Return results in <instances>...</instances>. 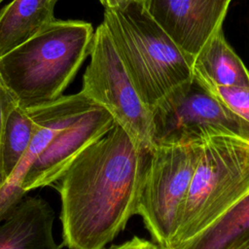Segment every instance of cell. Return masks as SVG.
I'll return each mask as SVG.
<instances>
[{
	"label": "cell",
	"mask_w": 249,
	"mask_h": 249,
	"mask_svg": "<svg viewBox=\"0 0 249 249\" xmlns=\"http://www.w3.org/2000/svg\"><path fill=\"white\" fill-rule=\"evenodd\" d=\"M149 152L118 124L59 178L62 244L104 249L136 215Z\"/></svg>",
	"instance_id": "6da1fadb"
},
{
	"label": "cell",
	"mask_w": 249,
	"mask_h": 249,
	"mask_svg": "<svg viewBox=\"0 0 249 249\" xmlns=\"http://www.w3.org/2000/svg\"><path fill=\"white\" fill-rule=\"evenodd\" d=\"M89 22L54 19L0 57V79L23 109L53 101L90 54Z\"/></svg>",
	"instance_id": "7a4b0ae2"
},
{
	"label": "cell",
	"mask_w": 249,
	"mask_h": 249,
	"mask_svg": "<svg viewBox=\"0 0 249 249\" xmlns=\"http://www.w3.org/2000/svg\"><path fill=\"white\" fill-rule=\"evenodd\" d=\"M103 23L151 111L193 81V59L152 18L143 1L136 0L123 10H105Z\"/></svg>",
	"instance_id": "3957f363"
},
{
	"label": "cell",
	"mask_w": 249,
	"mask_h": 249,
	"mask_svg": "<svg viewBox=\"0 0 249 249\" xmlns=\"http://www.w3.org/2000/svg\"><path fill=\"white\" fill-rule=\"evenodd\" d=\"M196 134L200 154L169 249L191 242L249 194V139L215 128Z\"/></svg>",
	"instance_id": "277c9868"
},
{
	"label": "cell",
	"mask_w": 249,
	"mask_h": 249,
	"mask_svg": "<svg viewBox=\"0 0 249 249\" xmlns=\"http://www.w3.org/2000/svg\"><path fill=\"white\" fill-rule=\"evenodd\" d=\"M199 154L197 134L157 143L149 152L136 215L160 249L171 247Z\"/></svg>",
	"instance_id": "5b68a950"
},
{
	"label": "cell",
	"mask_w": 249,
	"mask_h": 249,
	"mask_svg": "<svg viewBox=\"0 0 249 249\" xmlns=\"http://www.w3.org/2000/svg\"><path fill=\"white\" fill-rule=\"evenodd\" d=\"M82 91L105 108L132 139L150 152L156 145L152 111L141 100L103 21L95 29Z\"/></svg>",
	"instance_id": "8992f818"
},
{
	"label": "cell",
	"mask_w": 249,
	"mask_h": 249,
	"mask_svg": "<svg viewBox=\"0 0 249 249\" xmlns=\"http://www.w3.org/2000/svg\"><path fill=\"white\" fill-rule=\"evenodd\" d=\"M155 143L192 137L215 128L249 139V124L218 102L194 77L193 81L153 110Z\"/></svg>",
	"instance_id": "52a82bcc"
},
{
	"label": "cell",
	"mask_w": 249,
	"mask_h": 249,
	"mask_svg": "<svg viewBox=\"0 0 249 249\" xmlns=\"http://www.w3.org/2000/svg\"><path fill=\"white\" fill-rule=\"evenodd\" d=\"M115 124L111 114L96 105L59 131L26 172L21 185L24 194L58 181L76 158Z\"/></svg>",
	"instance_id": "ba28073f"
},
{
	"label": "cell",
	"mask_w": 249,
	"mask_h": 249,
	"mask_svg": "<svg viewBox=\"0 0 249 249\" xmlns=\"http://www.w3.org/2000/svg\"><path fill=\"white\" fill-rule=\"evenodd\" d=\"M98 105L82 90L26 109L38 129L24 157L0 191V223L25 196L21 189L24 176L53 137L82 115Z\"/></svg>",
	"instance_id": "9c48e42d"
},
{
	"label": "cell",
	"mask_w": 249,
	"mask_h": 249,
	"mask_svg": "<svg viewBox=\"0 0 249 249\" xmlns=\"http://www.w3.org/2000/svg\"><path fill=\"white\" fill-rule=\"evenodd\" d=\"M231 0H146L152 18L192 59L223 27Z\"/></svg>",
	"instance_id": "30bf717a"
},
{
	"label": "cell",
	"mask_w": 249,
	"mask_h": 249,
	"mask_svg": "<svg viewBox=\"0 0 249 249\" xmlns=\"http://www.w3.org/2000/svg\"><path fill=\"white\" fill-rule=\"evenodd\" d=\"M53 220L44 198H22L0 223V249H61L53 237Z\"/></svg>",
	"instance_id": "8fae6325"
},
{
	"label": "cell",
	"mask_w": 249,
	"mask_h": 249,
	"mask_svg": "<svg viewBox=\"0 0 249 249\" xmlns=\"http://www.w3.org/2000/svg\"><path fill=\"white\" fill-rule=\"evenodd\" d=\"M58 0H13L0 11V57L54 20Z\"/></svg>",
	"instance_id": "7c38bea8"
},
{
	"label": "cell",
	"mask_w": 249,
	"mask_h": 249,
	"mask_svg": "<svg viewBox=\"0 0 249 249\" xmlns=\"http://www.w3.org/2000/svg\"><path fill=\"white\" fill-rule=\"evenodd\" d=\"M193 72L220 86L249 88V70L219 28L193 59Z\"/></svg>",
	"instance_id": "4fadbf2b"
},
{
	"label": "cell",
	"mask_w": 249,
	"mask_h": 249,
	"mask_svg": "<svg viewBox=\"0 0 249 249\" xmlns=\"http://www.w3.org/2000/svg\"><path fill=\"white\" fill-rule=\"evenodd\" d=\"M249 242V194L212 226L177 249H237Z\"/></svg>",
	"instance_id": "5bb4252c"
},
{
	"label": "cell",
	"mask_w": 249,
	"mask_h": 249,
	"mask_svg": "<svg viewBox=\"0 0 249 249\" xmlns=\"http://www.w3.org/2000/svg\"><path fill=\"white\" fill-rule=\"evenodd\" d=\"M37 129V123L26 109L18 104L12 108L2 144V170L6 182L27 152Z\"/></svg>",
	"instance_id": "9a60e30c"
},
{
	"label": "cell",
	"mask_w": 249,
	"mask_h": 249,
	"mask_svg": "<svg viewBox=\"0 0 249 249\" xmlns=\"http://www.w3.org/2000/svg\"><path fill=\"white\" fill-rule=\"evenodd\" d=\"M195 79L226 109L249 124V88L220 86L193 72Z\"/></svg>",
	"instance_id": "2e32d148"
},
{
	"label": "cell",
	"mask_w": 249,
	"mask_h": 249,
	"mask_svg": "<svg viewBox=\"0 0 249 249\" xmlns=\"http://www.w3.org/2000/svg\"><path fill=\"white\" fill-rule=\"evenodd\" d=\"M18 104L15 97L8 90L0 79V191L6 184V179L2 170V144L6 122L12 108Z\"/></svg>",
	"instance_id": "e0dca14e"
},
{
	"label": "cell",
	"mask_w": 249,
	"mask_h": 249,
	"mask_svg": "<svg viewBox=\"0 0 249 249\" xmlns=\"http://www.w3.org/2000/svg\"><path fill=\"white\" fill-rule=\"evenodd\" d=\"M107 249H160L159 245L147 239L133 236L131 239L119 245L110 246Z\"/></svg>",
	"instance_id": "ac0fdd59"
},
{
	"label": "cell",
	"mask_w": 249,
	"mask_h": 249,
	"mask_svg": "<svg viewBox=\"0 0 249 249\" xmlns=\"http://www.w3.org/2000/svg\"><path fill=\"white\" fill-rule=\"evenodd\" d=\"M134 1L136 0H99L105 10H123Z\"/></svg>",
	"instance_id": "d6986e66"
},
{
	"label": "cell",
	"mask_w": 249,
	"mask_h": 249,
	"mask_svg": "<svg viewBox=\"0 0 249 249\" xmlns=\"http://www.w3.org/2000/svg\"><path fill=\"white\" fill-rule=\"evenodd\" d=\"M237 249H249V242H247L246 244L242 245L241 247H239V248H237Z\"/></svg>",
	"instance_id": "ffe728a7"
},
{
	"label": "cell",
	"mask_w": 249,
	"mask_h": 249,
	"mask_svg": "<svg viewBox=\"0 0 249 249\" xmlns=\"http://www.w3.org/2000/svg\"><path fill=\"white\" fill-rule=\"evenodd\" d=\"M142 1H143V2H145V1H146V0H142Z\"/></svg>",
	"instance_id": "44dd1931"
},
{
	"label": "cell",
	"mask_w": 249,
	"mask_h": 249,
	"mask_svg": "<svg viewBox=\"0 0 249 249\" xmlns=\"http://www.w3.org/2000/svg\"><path fill=\"white\" fill-rule=\"evenodd\" d=\"M2 1H3V0H0V3H1V2H2Z\"/></svg>",
	"instance_id": "7402d4cb"
},
{
	"label": "cell",
	"mask_w": 249,
	"mask_h": 249,
	"mask_svg": "<svg viewBox=\"0 0 249 249\" xmlns=\"http://www.w3.org/2000/svg\"></svg>",
	"instance_id": "603a6c76"
}]
</instances>
